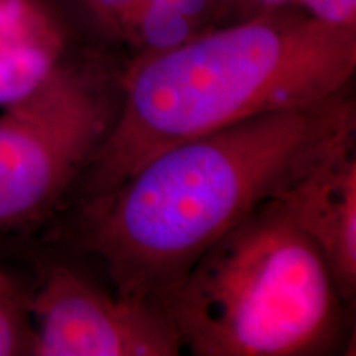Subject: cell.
Masks as SVG:
<instances>
[{
    "mask_svg": "<svg viewBox=\"0 0 356 356\" xmlns=\"http://www.w3.org/2000/svg\"><path fill=\"white\" fill-rule=\"evenodd\" d=\"M292 6L323 24L356 25V0H293Z\"/></svg>",
    "mask_w": 356,
    "mask_h": 356,
    "instance_id": "obj_9",
    "label": "cell"
},
{
    "mask_svg": "<svg viewBox=\"0 0 356 356\" xmlns=\"http://www.w3.org/2000/svg\"><path fill=\"white\" fill-rule=\"evenodd\" d=\"M124 73L97 53L58 58L48 74L0 114V228L42 220L71 186L118 119Z\"/></svg>",
    "mask_w": 356,
    "mask_h": 356,
    "instance_id": "obj_4",
    "label": "cell"
},
{
    "mask_svg": "<svg viewBox=\"0 0 356 356\" xmlns=\"http://www.w3.org/2000/svg\"><path fill=\"white\" fill-rule=\"evenodd\" d=\"M25 309L32 355L177 356L181 343L165 310L118 296L71 267H51Z\"/></svg>",
    "mask_w": 356,
    "mask_h": 356,
    "instance_id": "obj_5",
    "label": "cell"
},
{
    "mask_svg": "<svg viewBox=\"0 0 356 356\" xmlns=\"http://www.w3.org/2000/svg\"><path fill=\"white\" fill-rule=\"evenodd\" d=\"M0 299L15 302V304L25 305V299L22 297V293L17 287V284L8 277V275L0 269Z\"/></svg>",
    "mask_w": 356,
    "mask_h": 356,
    "instance_id": "obj_11",
    "label": "cell"
},
{
    "mask_svg": "<svg viewBox=\"0 0 356 356\" xmlns=\"http://www.w3.org/2000/svg\"><path fill=\"white\" fill-rule=\"evenodd\" d=\"M15 2L17 0H0V25L7 19L8 13H10L13 6H15Z\"/></svg>",
    "mask_w": 356,
    "mask_h": 356,
    "instance_id": "obj_12",
    "label": "cell"
},
{
    "mask_svg": "<svg viewBox=\"0 0 356 356\" xmlns=\"http://www.w3.org/2000/svg\"><path fill=\"white\" fill-rule=\"evenodd\" d=\"M356 71V25L318 22L296 6L216 25L124 71L108 139L78 180L84 216L149 159L256 115L345 95Z\"/></svg>",
    "mask_w": 356,
    "mask_h": 356,
    "instance_id": "obj_2",
    "label": "cell"
},
{
    "mask_svg": "<svg viewBox=\"0 0 356 356\" xmlns=\"http://www.w3.org/2000/svg\"><path fill=\"white\" fill-rule=\"evenodd\" d=\"M193 356H315L335 348L341 297L280 197L208 248L163 307Z\"/></svg>",
    "mask_w": 356,
    "mask_h": 356,
    "instance_id": "obj_3",
    "label": "cell"
},
{
    "mask_svg": "<svg viewBox=\"0 0 356 356\" xmlns=\"http://www.w3.org/2000/svg\"><path fill=\"white\" fill-rule=\"evenodd\" d=\"M280 202L323 256L341 300L356 292V155L355 132L341 139Z\"/></svg>",
    "mask_w": 356,
    "mask_h": 356,
    "instance_id": "obj_6",
    "label": "cell"
},
{
    "mask_svg": "<svg viewBox=\"0 0 356 356\" xmlns=\"http://www.w3.org/2000/svg\"><path fill=\"white\" fill-rule=\"evenodd\" d=\"M355 101L246 119L163 150L88 213L84 248L114 292L163 309L198 257L277 198L343 137Z\"/></svg>",
    "mask_w": 356,
    "mask_h": 356,
    "instance_id": "obj_1",
    "label": "cell"
},
{
    "mask_svg": "<svg viewBox=\"0 0 356 356\" xmlns=\"http://www.w3.org/2000/svg\"><path fill=\"white\" fill-rule=\"evenodd\" d=\"M24 310L25 305L0 299V356L32 355V328Z\"/></svg>",
    "mask_w": 356,
    "mask_h": 356,
    "instance_id": "obj_8",
    "label": "cell"
},
{
    "mask_svg": "<svg viewBox=\"0 0 356 356\" xmlns=\"http://www.w3.org/2000/svg\"><path fill=\"white\" fill-rule=\"evenodd\" d=\"M47 29L26 0H17L0 25V102L26 95L56 63Z\"/></svg>",
    "mask_w": 356,
    "mask_h": 356,
    "instance_id": "obj_7",
    "label": "cell"
},
{
    "mask_svg": "<svg viewBox=\"0 0 356 356\" xmlns=\"http://www.w3.org/2000/svg\"><path fill=\"white\" fill-rule=\"evenodd\" d=\"M292 3L293 0H218L215 26L264 15Z\"/></svg>",
    "mask_w": 356,
    "mask_h": 356,
    "instance_id": "obj_10",
    "label": "cell"
}]
</instances>
